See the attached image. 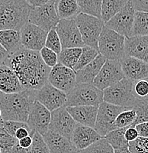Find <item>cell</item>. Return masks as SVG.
Returning a JSON list of instances; mask_svg holds the SVG:
<instances>
[{
	"label": "cell",
	"mask_w": 148,
	"mask_h": 153,
	"mask_svg": "<svg viewBox=\"0 0 148 153\" xmlns=\"http://www.w3.org/2000/svg\"><path fill=\"white\" fill-rule=\"evenodd\" d=\"M30 6L33 7H39V6L43 5L44 4H47V2L50 1L51 0H25Z\"/></svg>",
	"instance_id": "obj_49"
},
{
	"label": "cell",
	"mask_w": 148,
	"mask_h": 153,
	"mask_svg": "<svg viewBox=\"0 0 148 153\" xmlns=\"http://www.w3.org/2000/svg\"><path fill=\"white\" fill-rule=\"evenodd\" d=\"M59 20L55 8V0H51L47 4L32 7L28 22L48 33L56 27Z\"/></svg>",
	"instance_id": "obj_8"
},
{
	"label": "cell",
	"mask_w": 148,
	"mask_h": 153,
	"mask_svg": "<svg viewBox=\"0 0 148 153\" xmlns=\"http://www.w3.org/2000/svg\"><path fill=\"white\" fill-rule=\"evenodd\" d=\"M133 85L134 82L123 78L117 83L103 91V101L132 109L136 99Z\"/></svg>",
	"instance_id": "obj_5"
},
{
	"label": "cell",
	"mask_w": 148,
	"mask_h": 153,
	"mask_svg": "<svg viewBox=\"0 0 148 153\" xmlns=\"http://www.w3.org/2000/svg\"><path fill=\"white\" fill-rule=\"evenodd\" d=\"M47 82L67 94L76 85V71L58 63L51 68Z\"/></svg>",
	"instance_id": "obj_12"
},
{
	"label": "cell",
	"mask_w": 148,
	"mask_h": 153,
	"mask_svg": "<svg viewBox=\"0 0 148 153\" xmlns=\"http://www.w3.org/2000/svg\"><path fill=\"white\" fill-rule=\"evenodd\" d=\"M8 153H30V148H23L19 144L18 141L14 144V146L11 148L10 152Z\"/></svg>",
	"instance_id": "obj_47"
},
{
	"label": "cell",
	"mask_w": 148,
	"mask_h": 153,
	"mask_svg": "<svg viewBox=\"0 0 148 153\" xmlns=\"http://www.w3.org/2000/svg\"><path fill=\"white\" fill-rule=\"evenodd\" d=\"M74 153H80V151H79V150H76L75 152H74Z\"/></svg>",
	"instance_id": "obj_53"
},
{
	"label": "cell",
	"mask_w": 148,
	"mask_h": 153,
	"mask_svg": "<svg viewBox=\"0 0 148 153\" xmlns=\"http://www.w3.org/2000/svg\"><path fill=\"white\" fill-rule=\"evenodd\" d=\"M82 48H64L58 55V63L74 70L77 63Z\"/></svg>",
	"instance_id": "obj_29"
},
{
	"label": "cell",
	"mask_w": 148,
	"mask_h": 153,
	"mask_svg": "<svg viewBox=\"0 0 148 153\" xmlns=\"http://www.w3.org/2000/svg\"><path fill=\"white\" fill-rule=\"evenodd\" d=\"M114 153H131L130 150L128 149H114Z\"/></svg>",
	"instance_id": "obj_51"
},
{
	"label": "cell",
	"mask_w": 148,
	"mask_h": 153,
	"mask_svg": "<svg viewBox=\"0 0 148 153\" xmlns=\"http://www.w3.org/2000/svg\"><path fill=\"white\" fill-rule=\"evenodd\" d=\"M125 55L131 56L148 63V36L125 38Z\"/></svg>",
	"instance_id": "obj_20"
},
{
	"label": "cell",
	"mask_w": 148,
	"mask_h": 153,
	"mask_svg": "<svg viewBox=\"0 0 148 153\" xmlns=\"http://www.w3.org/2000/svg\"><path fill=\"white\" fill-rule=\"evenodd\" d=\"M30 135H31V131H30L29 127H20V128L18 129V130H16V132L15 138H16L17 140H20L22 139V138Z\"/></svg>",
	"instance_id": "obj_46"
},
{
	"label": "cell",
	"mask_w": 148,
	"mask_h": 153,
	"mask_svg": "<svg viewBox=\"0 0 148 153\" xmlns=\"http://www.w3.org/2000/svg\"><path fill=\"white\" fill-rule=\"evenodd\" d=\"M65 108L75 121L76 123L93 128L94 127L98 106L83 105V106L65 107Z\"/></svg>",
	"instance_id": "obj_21"
},
{
	"label": "cell",
	"mask_w": 148,
	"mask_h": 153,
	"mask_svg": "<svg viewBox=\"0 0 148 153\" xmlns=\"http://www.w3.org/2000/svg\"><path fill=\"white\" fill-rule=\"evenodd\" d=\"M45 47L59 55L62 49V47L60 38L58 37V35L55 30V28H52L47 33V38H46L45 41Z\"/></svg>",
	"instance_id": "obj_37"
},
{
	"label": "cell",
	"mask_w": 148,
	"mask_h": 153,
	"mask_svg": "<svg viewBox=\"0 0 148 153\" xmlns=\"http://www.w3.org/2000/svg\"><path fill=\"white\" fill-rule=\"evenodd\" d=\"M19 144L23 148H30L31 147L32 143H33V138L30 135L25 137V138H22V139L18 140Z\"/></svg>",
	"instance_id": "obj_48"
},
{
	"label": "cell",
	"mask_w": 148,
	"mask_h": 153,
	"mask_svg": "<svg viewBox=\"0 0 148 153\" xmlns=\"http://www.w3.org/2000/svg\"><path fill=\"white\" fill-rule=\"evenodd\" d=\"M4 122V120L2 119V115H1V111L0 109V123H3Z\"/></svg>",
	"instance_id": "obj_52"
},
{
	"label": "cell",
	"mask_w": 148,
	"mask_h": 153,
	"mask_svg": "<svg viewBox=\"0 0 148 153\" xmlns=\"http://www.w3.org/2000/svg\"><path fill=\"white\" fill-rule=\"evenodd\" d=\"M21 44L24 48L39 52L45 47L47 33L36 25L26 23L20 30Z\"/></svg>",
	"instance_id": "obj_17"
},
{
	"label": "cell",
	"mask_w": 148,
	"mask_h": 153,
	"mask_svg": "<svg viewBox=\"0 0 148 153\" xmlns=\"http://www.w3.org/2000/svg\"><path fill=\"white\" fill-rule=\"evenodd\" d=\"M137 130L138 137L141 138H148V122H144L138 123L134 126Z\"/></svg>",
	"instance_id": "obj_44"
},
{
	"label": "cell",
	"mask_w": 148,
	"mask_h": 153,
	"mask_svg": "<svg viewBox=\"0 0 148 153\" xmlns=\"http://www.w3.org/2000/svg\"><path fill=\"white\" fill-rule=\"evenodd\" d=\"M125 37L104 26L98 40V52L106 60L120 61L125 56Z\"/></svg>",
	"instance_id": "obj_4"
},
{
	"label": "cell",
	"mask_w": 148,
	"mask_h": 153,
	"mask_svg": "<svg viewBox=\"0 0 148 153\" xmlns=\"http://www.w3.org/2000/svg\"><path fill=\"white\" fill-rule=\"evenodd\" d=\"M99 55V52L97 49L89 47V46H83L82 47V51L80 57L74 66V70L75 71L82 68L83 67L86 66L92 61Z\"/></svg>",
	"instance_id": "obj_34"
},
{
	"label": "cell",
	"mask_w": 148,
	"mask_h": 153,
	"mask_svg": "<svg viewBox=\"0 0 148 153\" xmlns=\"http://www.w3.org/2000/svg\"><path fill=\"white\" fill-rule=\"evenodd\" d=\"M136 113L133 108L122 111L116 118L113 124V130L119 128L132 127L136 121Z\"/></svg>",
	"instance_id": "obj_33"
},
{
	"label": "cell",
	"mask_w": 148,
	"mask_h": 153,
	"mask_svg": "<svg viewBox=\"0 0 148 153\" xmlns=\"http://www.w3.org/2000/svg\"><path fill=\"white\" fill-rule=\"evenodd\" d=\"M103 102V91L93 84H76L67 94L65 107L93 105L99 106Z\"/></svg>",
	"instance_id": "obj_6"
},
{
	"label": "cell",
	"mask_w": 148,
	"mask_h": 153,
	"mask_svg": "<svg viewBox=\"0 0 148 153\" xmlns=\"http://www.w3.org/2000/svg\"><path fill=\"white\" fill-rule=\"evenodd\" d=\"M17 141L15 137L6 131L3 123H0V149L1 153H8Z\"/></svg>",
	"instance_id": "obj_35"
},
{
	"label": "cell",
	"mask_w": 148,
	"mask_h": 153,
	"mask_svg": "<svg viewBox=\"0 0 148 153\" xmlns=\"http://www.w3.org/2000/svg\"><path fill=\"white\" fill-rule=\"evenodd\" d=\"M40 55L47 66L52 68L58 63V55L47 47H43L39 51Z\"/></svg>",
	"instance_id": "obj_39"
},
{
	"label": "cell",
	"mask_w": 148,
	"mask_h": 153,
	"mask_svg": "<svg viewBox=\"0 0 148 153\" xmlns=\"http://www.w3.org/2000/svg\"><path fill=\"white\" fill-rule=\"evenodd\" d=\"M102 138L93 127L77 123L70 141L77 150L80 151Z\"/></svg>",
	"instance_id": "obj_19"
},
{
	"label": "cell",
	"mask_w": 148,
	"mask_h": 153,
	"mask_svg": "<svg viewBox=\"0 0 148 153\" xmlns=\"http://www.w3.org/2000/svg\"><path fill=\"white\" fill-rule=\"evenodd\" d=\"M122 72L126 79L136 82L148 80V63L139 59L125 55L120 60Z\"/></svg>",
	"instance_id": "obj_18"
},
{
	"label": "cell",
	"mask_w": 148,
	"mask_h": 153,
	"mask_svg": "<svg viewBox=\"0 0 148 153\" xmlns=\"http://www.w3.org/2000/svg\"><path fill=\"white\" fill-rule=\"evenodd\" d=\"M4 65L15 72L24 89L39 90L47 82L51 68L43 61L39 52L23 47L9 54Z\"/></svg>",
	"instance_id": "obj_1"
},
{
	"label": "cell",
	"mask_w": 148,
	"mask_h": 153,
	"mask_svg": "<svg viewBox=\"0 0 148 153\" xmlns=\"http://www.w3.org/2000/svg\"><path fill=\"white\" fill-rule=\"evenodd\" d=\"M62 49L82 48L84 43L74 19H60L55 27Z\"/></svg>",
	"instance_id": "obj_11"
},
{
	"label": "cell",
	"mask_w": 148,
	"mask_h": 153,
	"mask_svg": "<svg viewBox=\"0 0 148 153\" xmlns=\"http://www.w3.org/2000/svg\"><path fill=\"white\" fill-rule=\"evenodd\" d=\"M33 143L30 147V153H50L47 143L43 136L38 132H35L32 135Z\"/></svg>",
	"instance_id": "obj_38"
},
{
	"label": "cell",
	"mask_w": 148,
	"mask_h": 153,
	"mask_svg": "<svg viewBox=\"0 0 148 153\" xmlns=\"http://www.w3.org/2000/svg\"><path fill=\"white\" fill-rule=\"evenodd\" d=\"M51 120V111L45 106L35 100L30 106L27 124L29 127L31 135L38 132L41 135L49 130V126Z\"/></svg>",
	"instance_id": "obj_13"
},
{
	"label": "cell",
	"mask_w": 148,
	"mask_h": 153,
	"mask_svg": "<svg viewBox=\"0 0 148 153\" xmlns=\"http://www.w3.org/2000/svg\"><path fill=\"white\" fill-rule=\"evenodd\" d=\"M128 149L131 153H148V138L138 137L135 141L129 142Z\"/></svg>",
	"instance_id": "obj_40"
},
{
	"label": "cell",
	"mask_w": 148,
	"mask_h": 153,
	"mask_svg": "<svg viewBox=\"0 0 148 153\" xmlns=\"http://www.w3.org/2000/svg\"><path fill=\"white\" fill-rule=\"evenodd\" d=\"M77 25L84 45L89 46L98 51V40L105 23L101 19L80 13L75 17Z\"/></svg>",
	"instance_id": "obj_7"
},
{
	"label": "cell",
	"mask_w": 148,
	"mask_h": 153,
	"mask_svg": "<svg viewBox=\"0 0 148 153\" xmlns=\"http://www.w3.org/2000/svg\"><path fill=\"white\" fill-rule=\"evenodd\" d=\"M76 125L77 123L65 107H61L51 112L49 130L70 140Z\"/></svg>",
	"instance_id": "obj_16"
},
{
	"label": "cell",
	"mask_w": 148,
	"mask_h": 153,
	"mask_svg": "<svg viewBox=\"0 0 148 153\" xmlns=\"http://www.w3.org/2000/svg\"><path fill=\"white\" fill-rule=\"evenodd\" d=\"M35 91L23 90L19 93H0V109L4 121L27 122L30 106L35 100Z\"/></svg>",
	"instance_id": "obj_2"
},
{
	"label": "cell",
	"mask_w": 148,
	"mask_h": 153,
	"mask_svg": "<svg viewBox=\"0 0 148 153\" xmlns=\"http://www.w3.org/2000/svg\"><path fill=\"white\" fill-rule=\"evenodd\" d=\"M32 7L25 0H0V30L20 31L28 23Z\"/></svg>",
	"instance_id": "obj_3"
},
{
	"label": "cell",
	"mask_w": 148,
	"mask_h": 153,
	"mask_svg": "<svg viewBox=\"0 0 148 153\" xmlns=\"http://www.w3.org/2000/svg\"><path fill=\"white\" fill-rule=\"evenodd\" d=\"M25 90L16 74L6 65L0 66V93L10 94Z\"/></svg>",
	"instance_id": "obj_22"
},
{
	"label": "cell",
	"mask_w": 148,
	"mask_h": 153,
	"mask_svg": "<svg viewBox=\"0 0 148 153\" xmlns=\"http://www.w3.org/2000/svg\"><path fill=\"white\" fill-rule=\"evenodd\" d=\"M0 44L9 54L22 47L21 44L20 32L15 30H0Z\"/></svg>",
	"instance_id": "obj_26"
},
{
	"label": "cell",
	"mask_w": 148,
	"mask_h": 153,
	"mask_svg": "<svg viewBox=\"0 0 148 153\" xmlns=\"http://www.w3.org/2000/svg\"><path fill=\"white\" fill-rule=\"evenodd\" d=\"M136 113V121L132 127L141 122H148V95L145 97H137L133 106Z\"/></svg>",
	"instance_id": "obj_31"
},
{
	"label": "cell",
	"mask_w": 148,
	"mask_h": 153,
	"mask_svg": "<svg viewBox=\"0 0 148 153\" xmlns=\"http://www.w3.org/2000/svg\"><path fill=\"white\" fill-rule=\"evenodd\" d=\"M106 57L99 55L91 63L76 71V82L77 84H93L95 77L106 62Z\"/></svg>",
	"instance_id": "obj_24"
},
{
	"label": "cell",
	"mask_w": 148,
	"mask_h": 153,
	"mask_svg": "<svg viewBox=\"0 0 148 153\" xmlns=\"http://www.w3.org/2000/svg\"><path fill=\"white\" fill-rule=\"evenodd\" d=\"M129 0H102L101 19L104 23L119 12Z\"/></svg>",
	"instance_id": "obj_27"
},
{
	"label": "cell",
	"mask_w": 148,
	"mask_h": 153,
	"mask_svg": "<svg viewBox=\"0 0 148 153\" xmlns=\"http://www.w3.org/2000/svg\"><path fill=\"white\" fill-rule=\"evenodd\" d=\"M125 78L120 61L106 60L100 72L95 77L93 85L103 91L110 86L117 83Z\"/></svg>",
	"instance_id": "obj_14"
},
{
	"label": "cell",
	"mask_w": 148,
	"mask_h": 153,
	"mask_svg": "<svg viewBox=\"0 0 148 153\" xmlns=\"http://www.w3.org/2000/svg\"><path fill=\"white\" fill-rule=\"evenodd\" d=\"M9 53L4 49V48L0 44V66L4 65V62L7 60Z\"/></svg>",
	"instance_id": "obj_50"
},
{
	"label": "cell",
	"mask_w": 148,
	"mask_h": 153,
	"mask_svg": "<svg viewBox=\"0 0 148 153\" xmlns=\"http://www.w3.org/2000/svg\"><path fill=\"white\" fill-rule=\"evenodd\" d=\"M138 137L137 130L133 127H129L125 132V138L128 142L135 141Z\"/></svg>",
	"instance_id": "obj_45"
},
{
	"label": "cell",
	"mask_w": 148,
	"mask_h": 153,
	"mask_svg": "<svg viewBox=\"0 0 148 153\" xmlns=\"http://www.w3.org/2000/svg\"><path fill=\"white\" fill-rule=\"evenodd\" d=\"M4 129L10 135L15 137V134L16 130L20 127H28L27 122H17V121H4L3 122Z\"/></svg>",
	"instance_id": "obj_41"
},
{
	"label": "cell",
	"mask_w": 148,
	"mask_h": 153,
	"mask_svg": "<svg viewBox=\"0 0 148 153\" xmlns=\"http://www.w3.org/2000/svg\"><path fill=\"white\" fill-rule=\"evenodd\" d=\"M130 108L117 106L103 101L99 105L94 130L100 136L104 137L113 130V124L117 116L122 111Z\"/></svg>",
	"instance_id": "obj_9"
},
{
	"label": "cell",
	"mask_w": 148,
	"mask_h": 153,
	"mask_svg": "<svg viewBox=\"0 0 148 153\" xmlns=\"http://www.w3.org/2000/svg\"><path fill=\"white\" fill-rule=\"evenodd\" d=\"M55 8L60 19H74L80 13L76 0H55Z\"/></svg>",
	"instance_id": "obj_25"
},
{
	"label": "cell",
	"mask_w": 148,
	"mask_h": 153,
	"mask_svg": "<svg viewBox=\"0 0 148 153\" xmlns=\"http://www.w3.org/2000/svg\"><path fill=\"white\" fill-rule=\"evenodd\" d=\"M42 136L50 153H74L77 150L69 139L51 130Z\"/></svg>",
	"instance_id": "obj_23"
},
{
	"label": "cell",
	"mask_w": 148,
	"mask_h": 153,
	"mask_svg": "<svg viewBox=\"0 0 148 153\" xmlns=\"http://www.w3.org/2000/svg\"><path fill=\"white\" fill-rule=\"evenodd\" d=\"M135 9L130 0L127 2L125 7L113 16L109 22L105 23V26L117 32L124 37L133 36V27L134 22Z\"/></svg>",
	"instance_id": "obj_10"
},
{
	"label": "cell",
	"mask_w": 148,
	"mask_h": 153,
	"mask_svg": "<svg viewBox=\"0 0 148 153\" xmlns=\"http://www.w3.org/2000/svg\"><path fill=\"white\" fill-rule=\"evenodd\" d=\"M80 153H114V149L112 146L106 141L104 138L98 140L97 141L92 143L91 146L83 150L80 151Z\"/></svg>",
	"instance_id": "obj_36"
},
{
	"label": "cell",
	"mask_w": 148,
	"mask_h": 153,
	"mask_svg": "<svg viewBox=\"0 0 148 153\" xmlns=\"http://www.w3.org/2000/svg\"><path fill=\"white\" fill-rule=\"evenodd\" d=\"M128 127L119 128L109 132L103 138L112 146L114 149H128L129 142L125 138V132Z\"/></svg>",
	"instance_id": "obj_28"
},
{
	"label": "cell",
	"mask_w": 148,
	"mask_h": 153,
	"mask_svg": "<svg viewBox=\"0 0 148 153\" xmlns=\"http://www.w3.org/2000/svg\"><path fill=\"white\" fill-rule=\"evenodd\" d=\"M0 153H1V149H0Z\"/></svg>",
	"instance_id": "obj_54"
},
{
	"label": "cell",
	"mask_w": 148,
	"mask_h": 153,
	"mask_svg": "<svg viewBox=\"0 0 148 153\" xmlns=\"http://www.w3.org/2000/svg\"><path fill=\"white\" fill-rule=\"evenodd\" d=\"M148 36V13L136 11L133 27V36Z\"/></svg>",
	"instance_id": "obj_30"
},
{
	"label": "cell",
	"mask_w": 148,
	"mask_h": 153,
	"mask_svg": "<svg viewBox=\"0 0 148 153\" xmlns=\"http://www.w3.org/2000/svg\"><path fill=\"white\" fill-rule=\"evenodd\" d=\"M80 13L101 19L102 0H76Z\"/></svg>",
	"instance_id": "obj_32"
},
{
	"label": "cell",
	"mask_w": 148,
	"mask_h": 153,
	"mask_svg": "<svg viewBox=\"0 0 148 153\" xmlns=\"http://www.w3.org/2000/svg\"><path fill=\"white\" fill-rule=\"evenodd\" d=\"M136 11L148 13V0H130Z\"/></svg>",
	"instance_id": "obj_43"
},
{
	"label": "cell",
	"mask_w": 148,
	"mask_h": 153,
	"mask_svg": "<svg viewBox=\"0 0 148 153\" xmlns=\"http://www.w3.org/2000/svg\"><path fill=\"white\" fill-rule=\"evenodd\" d=\"M135 94L137 97H145L148 95V80H139L134 82Z\"/></svg>",
	"instance_id": "obj_42"
},
{
	"label": "cell",
	"mask_w": 148,
	"mask_h": 153,
	"mask_svg": "<svg viewBox=\"0 0 148 153\" xmlns=\"http://www.w3.org/2000/svg\"><path fill=\"white\" fill-rule=\"evenodd\" d=\"M35 100L45 106L49 111L65 107L67 94L47 82L39 90L35 91Z\"/></svg>",
	"instance_id": "obj_15"
}]
</instances>
